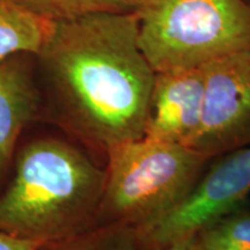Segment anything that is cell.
<instances>
[{
  "instance_id": "obj_1",
  "label": "cell",
  "mask_w": 250,
  "mask_h": 250,
  "mask_svg": "<svg viewBox=\"0 0 250 250\" xmlns=\"http://www.w3.org/2000/svg\"><path fill=\"white\" fill-rule=\"evenodd\" d=\"M35 64L44 107L89 149L143 138L155 71L134 12L55 22Z\"/></svg>"
},
{
  "instance_id": "obj_2",
  "label": "cell",
  "mask_w": 250,
  "mask_h": 250,
  "mask_svg": "<svg viewBox=\"0 0 250 250\" xmlns=\"http://www.w3.org/2000/svg\"><path fill=\"white\" fill-rule=\"evenodd\" d=\"M104 181V168L71 143L33 140L0 195V232L45 243L94 226Z\"/></svg>"
},
{
  "instance_id": "obj_3",
  "label": "cell",
  "mask_w": 250,
  "mask_h": 250,
  "mask_svg": "<svg viewBox=\"0 0 250 250\" xmlns=\"http://www.w3.org/2000/svg\"><path fill=\"white\" fill-rule=\"evenodd\" d=\"M105 159L104 187L94 226L120 224L136 232L176 210L210 161L191 147L145 137L115 146Z\"/></svg>"
},
{
  "instance_id": "obj_4",
  "label": "cell",
  "mask_w": 250,
  "mask_h": 250,
  "mask_svg": "<svg viewBox=\"0 0 250 250\" xmlns=\"http://www.w3.org/2000/svg\"><path fill=\"white\" fill-rule=\"evenodd\" d=\"M138 42L155 72L197 68L250 51L247 0H140Z\"/></svg>"
},
{
  "instance_id": "obj_5",
  "label": "cell",
  "mask_w": 250,
  "mask_h": 250,
  "mask_svg": "<svg viewBox=\"0 0 250 250\" xmlns=\"http://www.w3.org/2000/svg\"><path fill=\"white\" fill-rule=\"evenodd\" d=\"M250 193V147L227 153L211 166L176 210L137 232L139 250H156L196 235L214 219L235 210Z\"/></svg>"
},
{
  "instance_id": "obj_6",
  "label": "cell",
  "mask_w": 250,
  "mask_h": 250,
  "mask_svg": "<svg viewBox=\"0 0 250 250\" xmlns=\"http://www.w3.org/2000/svg\"><path fill=\"white\" fill-rule=\"evenodd\" d=\"M202 70V121L189 147L212 160L250 145V51L214 59Z\"/></svg>"
},
{
  "instance_id": "obj_7",
  "label": "cell",
  "mask_w": 250,
  "mask_h": 250,
  "mask_svg": "<svg viewBox=\"0 0 250 250\" xmlns=\"http://www.w3.org/2000/svg\"><path fill=\"white\" fill-rule=\"evenodd\" d=\"M203 100L202 67L155 72L144 137L189 147L201 126Z\"/></svg>"
},
{
  "instance_id": "obj_8",
  "label": "cell",
  "mask_w": 250,
  "mask_h": 250,
  "mask_svg": "<svg viewBox=\"0 0 250 250\" xmlns=\"http://www.w3.org/2000/svg\"><path fill=\"white\" fill-rule=\"evenodd\" d=\"M43 107L35 56L20 54L0 61V176L13 161L22 131Z\"/></svg>"
},
{
  "instance_id": "obj_9",
  "label": "cell",
  "mask_w": 250,
  "mask_h": 250,
  "mask_svg": "<svg viewBox=\"0 0 250 250\" xmlns=\"http://www.w3.org/2000/svg\"><path fill=\"white\" fill-rule=\"evenodd\" d=\"M55 22L34 14L14 0H0V61L14 55L36 56Z\"/></svg>"
},
{
  "instance_id": "obj_10",
  "label": "cell",
  "mask_w": 250,
  "mask_h": 250,
  "mask_svg": "<svg viewBox=\"0 0 250 250\" xmlns=\"http://www.w3.org/2000/svg\"><path fill=\"white\" fill-rule=\"evenodd\" d=\"M34 14L52 21L74 20L101 13H131L140 0H14Z\"/></svg>"
},
{
  "instance_id": "obj_11",
  "label": "cell",
  "mask_w": 250,
  "mask_h": 250,
  "mask_svg": "<svg viewBox=\"0 0 250 250\" xmlns=\"http://www.w3.org/2000/svg\"><path fill=\"white\" fill-rule=\"evenodd\" d=\"M39 250H139L137 232L126 225H96L73 235L43 243Z\"/></svg>"
},
{
  "instance_id": "obj_12",
  "label": "cell",
  "mask_w": 250,
  "mask_h": 250,
  "mask_svg": "<svg viewBox=\"0 0 250 250\" xmlns=\"http://www.w3.org/2000/svg\"><path fill=\"white\" fill-rule=\"evenodd\" d=\"M203 250H250V210L236 208L196 234Z\"/></svg>"
},
{
  "instance_id": "obj_13",
  "label": "cell",
  "mask_w": 250,
  "mask_h": 250,
  "mask_svg": "<svg viewBox=\"0 0 250 250\" xmlns=\"http://www.w3.org/2000/svg\"><path fill=\"white\" fill-rule=\"evenodd\" d=\"M43 242L0 232V250H39Z\"/></svg>"
},
{
  "instance_id": "obj_14",
  "label": "cell",
  "mask_w": 250,
  "mask_h": 250,
  "mask_svg": "<svg viewBox=\"0 0 250 250\" xmlns=\"http://www.w3.org/2000/svg\"><path fill=\"white\" fill-rule=\"evenodd\" d=\"M156 250H203L201 245H199L198 240H197V236H190L187 237V239L181 240V241H177L173 243V245L165 247V248L156 249Z\"/></svg>"
},
{
  "instance_id": "obj_15",
  "label": "cell",
  "mask_w": 250,
  "mask_h": 250,
  "mask_svg": "<svg viewBox=\"0 0 250 250\" xmlns=\"http://www.w3.org/2000/svg\"><path fill=\"white\" fill-rule=\"evenodd\" d=\"M247 1H248V2H249V4H250V0H247Z\"/></svg>"
}]
</instances>
